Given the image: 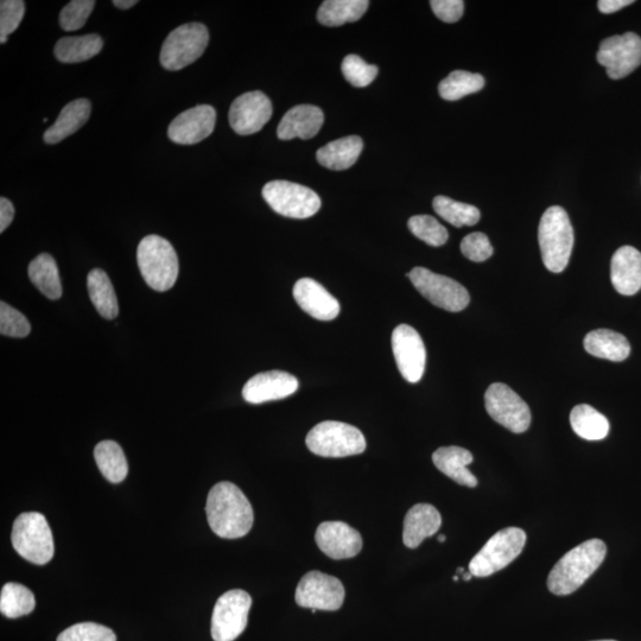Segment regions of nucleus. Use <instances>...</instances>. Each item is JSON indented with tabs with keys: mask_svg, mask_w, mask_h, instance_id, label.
Listing matches in <instances>:
<instances>
[{
	"mask_svg": "<svg viewBox=\"0 0 641 641\" xmlns=\"http://www.w3.org/2000/svg\"><path fill=\"white\" fill-rule=\"evenodd\" d=\"M206 513L208 524L215 535L237 539L252 529L253 509L249 499L232 482H219L208 494Z\"/></svg>",
	"mask_w": 641,
	"mask_h": 641,
	"instance_id": "f257e3e1",
	"label": "nucleus"
},
{
	"mask_svg": "<svg viewBox=\"0 0 641 641\" xmlns=\"http://www.w3.org/2000/svg\"><path fill=\"white\" fill-rule=\"evenodd\" d=\"M606 555L607 547L601 539H589L570 550L550 571V592L558 596L573 594L600 568Z\"/></svg>",
	"mask_w": 641,
	"mask_h": 641,
	"instance_id": "f03ea898",
	"label": "nucleus"
},
{
	"mask_svg": "<svg viewBox=\"0 0 641 641\" xmlns=\"http://www.w3.org/2000/svg\"><path fill=\"white\" fill-rule=\"evenodd\" d=\"M545 268L554 274L566 270L574 247V230L568 214L562 207L554 206L545 211L538 228Z\"/></svg>",
	"mask_w": 641,
	"mask_h": 641,
	"instance_id": "7ed1b4c3",
	"label": "nucleus"
},
{
	"mask_svg": "<svg viewBox=\"0 0 641 641\" xmlns=\"http://www.w3.org/2000/svg\"><path fill=\"white\" fill-rule=\"evenodd\" d=\"M137 262L145 283L156 291L173 288L179 277V257L167 239L145 237L138 245Z\"/></svg>",
	"mask_w": 641,
	"mask_h": 641,
	"instance_id": "20e7f679",
	"label": "nucleus"
},
{
	"mask_svg": "<svg viewBox=\"0 0 641 641\" xmlns=\"http://www.w3.org/2000/svg\"><path fill=\"white\" fill-rule=\"evenodd\" d=\"M11 541L19 556L37 566H43L53 560V533L46 517L41 513H22L15 520Z\"/></svg>",
	"mask_w": 641,
	"mask_h": 641,
	"instance_id": "39448f33",
	"label": "nucleus"
},
{
	"mask_svg": "<svg viewBox=\"0 0 641 641\" xmlns=\"http://www.w3.org/2000/svg\"><path fill=\"white\" fill-rule=\"evenodd\" d=\"M307 447L322 458H347L363 454L366 440L363 433L351 424L326 421L317 424L306 439Z\"/></svg>",
	"mask_w": 641,
	"mask_h": 641,
	"instance_id": "423d86ee",
	"label": "nucleus"
},
{
	"mask_svg": "<svg viewBox=\"0 0 641 641\" xmlns=\"http://www.w3.org/2000/svg\"><path fill=\"white\" fill-rule=\"evenodd\" d=\"M526 533L522 529L500 530L488 541L469 563V573L474 577H488L503 570L522 554Z\"/></svg>",
	"mask_w": 641,
	"mask_h": 641,
	"instance_id": "0eeeda50",
	"label": "nucleus"
},
{
	"mask_svg": "<svg viewBox=\"0 0 641 641\" xmlns=\"http://www.w3.org/2000/svg\"><path fill=\"white\" fill-rule=\"evenodd\" d=\"M209 42L206 25L187 23L170 33L161 50V65L170 72L192 65L205 53Z\"/></svg>",
	"mask_w": 641,
	"mask_h": 641,
	"instance_id": "6e6552de",
	"label": "nucleus"
},
{
	"mask_svg": "<svg viewBox=\"0 0 641 641\" xmlns=\"http://www.w3.org/2000/svg\"><path fill=\"white\" fill-rule=\"evenodd\" d=\"M263 198L276 213L287 218L308 219L321 208L320 196L314 190L288 181L265 184Z\"/></svg>",
	"mask_w": 641,
	"mask_h": 641,
	"instance_id": "1a4fd4ad",
	"label": "nucleus"
},
{
	"mask_svg": "<svg viewBox=\"0 0 641 641\" xmlns=\"http://www.w3.org/2000/svg\"><path fill=\"white\" fill-rule=\"evenodd\" d=\"M408 277L423 297L447 312L459 313L471 302L467 289L447 276L437 275L425 268H415Z\"/></svg>",
	"mask_w": 641,
	"mask_h": 641,
	"instance_id": "9d476101",
	"label": "nucleus"
},
{
	"mask_svg": "<svg viewBox=\"0 0 641 641\" xmlns=\"http://www.w3.org/2000/svg\"><path fill=\"white\" fill-rule=\"evenodd\" d=\"M488 415L514 434H523L531 424L529 405L511 387L495 383L485 393Z\"/></svg>",
	"mask_w": 641,
	"mask_h": 641,
	"instance_id": "9b49d317",
	"label": "nucleus"
},
{
	"mask_svg": "<svg viewBox=\"0 0 641 641\" xmlns=\"http://www.w3.org/2000/svg\"><path fill=\"white\" fill-rule=\"evenodd\" d=\"M251 606L252 598L244 590L234 589L221 595L213 611V640H236L245 631Z\"/></svg>",
	"mask_w": 641,
	"mask_h": 641,
	"instance_id": "f8f14e48",
	"label": "nucleus"
},
{
	"mask_svg": "<svg viewBox=\"0 0 641 641\" xmlns=\"http://www.w3.org/2000/svg\"><path fill=\"white\" fill-rule=\"evenodd\" d=\"M345 588L334 576L310 571L296 588V604L316 611H338L344 605Z\"/></svg>",
	"mask_w": 641,
	"mask_h": 641,
	"instance_id": "ddd939ff",
	"label": "nucleus"
},
{
	"mask_svg": "<svg viewBox=\"0 0 641 641\" xmlns=\"http://www.w3.org/2000/svg\"><path fill=\"white\" fill-rule=\"evenodd\" d=\"M596 57L609 78L624 79L641 65V38L634 33L606 38Z\"/></svg>",
	"mask_w": 641,
	"mask_h": 641,
	"instance_id": "4468645a",
	"label": "nucleus"
},
{
	"mask_svg": "<svg viewBox=\"0 0 641 641\" xmlns=\"http://www.w3.org/2000/svg\"><path fill=\"white\" fill-rule=\"evenodd\" d=\"M392 351L398 370L406 382H420L427 363V351L417 330L408 325H401L393 330Z\"/></svg>",
	"mask_w": 641,
	"mask_h": 641,
	"instance_id": "2eb2a0df",
	"label": "nucleus"
},
{
	"mask_svg": "<svg viewBox=\"0 0 641 641\" xmlns=\"http://www.w3.org/2000/svg\"><path fill=\"white\" fill-rule=\"evenodd\" d=\"M230 124L240 136H250L262 130L272 117L271 100L263 92L240 95L231 105Z\"/></svg>",
	"mask_w": 641,
	"mask_h": 641,
	"instance_id": "dca6fc26",
	"label": "nucleus"
},
{
	"mask_svg": "<svg viewBox=\"0 0 641 641\" xmlns=\"http://www.w3.org/2000/svg\"><path fill=\"white\" fill-rule=\"evenodd\" d=\"M217 112L209 105H199L184 111L169 125L168 136L174 143L193 145L211 136Z\"/></svg>",
	"mask_w": 641,
	"mask_h": 641,
	"instance_id": "f3484780",
	"label": "nucleus"
},
{
	"mask_svg": "<svg viewBox=\"0 0 641 641\" xmlns=\"http://www.w3.org/2000/svg\"><path fill=\"white\" fill-rule=\"evenodd\" d=\"M317 547L333 560H347L360 554L363 538L360 533L342 522H325L317 528Z\"/></svg>",
	"mask_w": 641,
	"mask_h": 641,
	"instance_id": "a211bd4d",
	"label": "nucleus"
},
{
	"mask_svg": "<svg viewBox=\"0 0 641 641\" xmlns=\"http://www.w3.org/2000/svg\"><path fill=\"white\" fill-rule=\"evenodd\" d=\"M298 380L288 372L269 371L256 374L243 389L247 403L263 404L287 398L298 390Z\"/></svg>",
	"mask_w": 641,
	"mask_h": 641,
	"instance_id": "6ab92c4d",
	"label": "nucleus"
},
{
	"mask_svg": "<svg viewBox=\"0 0 641 641\" xmlns=\"http://www.w3.org/2000/svg\"><path fill=\"white\" fill-rule=\"evenodd\" d=\"M294 298L298 306L316 320L332 321L340 314L339 301L312 278L296 282Z\"/></svg>",
	"mask_w": 641,
	"mask_h": 641,
	"instance_id": "aec40b11",
	"label": "nucleus"
},
{
	"mask_svg": "<svg viewBox=\"0 0 641 641\" xmlns=\"http://www.w3.org/2000/svg\"><path fill=\"white\" fill-rule=\"evenodd\" d=\"M611 279L619 294L636 295L641 290V253L632 246L620 247L612 258Z\"/></svg>",
	"mask_w": 641,
	"mask_h": 641,
	"instance_id": "412c9836",
	"label": "nucleus"
},
{
	"mask_svg": "<svg viewBox=\"0 0 641 641\" xmlns=\"http://www.w3.org/2000/svg\"><path fill=\"white\" fill-rule=\"evenodd\" d=\"M325 122V116L319 107L300 105L285 113L278 125L277 135L283 141L301 138L310 139L319 133Z\"/></svg>",
	"mask_w": 641,
	"mask_h": 641,
	"instance_id": "4be33fe9",
	"label": "nucleus"
},
{
	"mask_svg": "<svg viewBox=\"0 0 641 641\" xmlns=\"http://www.w3.org/2000/svg\"><path fill=\"white\" fill-rule=\"evenodd\" d=\"M442 517L436 507L417 504L411 507L404 519L403 542L405 547L416 549L425 538L434 536L440 530Z\"/></svg>",
	"mask_w": 641,
	"mask_h": 641,
	"instance_id": "5701e85b",
	"label": "nucleus"
},
{
	"mask_svg": "<svg viewBox=\"0 0 641 641\" xmlns=\"http://www.w3.org/2000/svg\"><path fill=\"white\" fill-rule=\"evenodd\" d=\"M474 458L471 452L461 447H442L433 454L434 465L440 472L454 480L456 484L477 487L478 479L467 468Z\"/></svg>",
	"mask_w": 641,
	"mask_h": 641,
	"instance_id": "b1692460",
	"label": "nucleus"
},
{
	"mask_svg": "<svg viewBox=\"0 0 641 641\" xmlns=\"http://www.w3.org/2000/svg\"><path fill=\"white\" fill-rule=\"evenodd\" d=\"M92 105L90 100L76 99L63 107L60 116L56 122L44 133V142L48 144H57L73 133L79 131L90 119Z\"/></svg>",
	"mask_w": 641,
	"mask_h": 641,
	"instance_id": "393cba45",
	"label": "nucleus"
},
{
	"mask_svg": "<svg viewBox=\"0 0 641 641\" xmlns=\"http://www.w3.org/2000/svg\"><path fill=\"white\" fill-rule=\"evenodd\" d=\"M585 348L594 357L615 363L626 360L631 354V345L625 336L609 329H596L587 334Z\"/></svg>",
	"mask_w": 641,
	"mask_h": 641,
	"instance_id": "a878e982",
	"label": "nucleus"
},
{
	"mask_svg": "<svg viewBox=\"0 0 641 641\" xmlns=\"http://www.w3.org/2000/svg\"><path fill=\"white\" fill-rule=\"evenodd\" d=\"M363 148V139L358 136L340 138L316 152L317 162L330 170H346L358 161Z\"/></svg>",
	"mask_w": 641,
	"mask_h": 641,
	"instance_id": "bb28decb",
	"label": "nucleus"
},
{
	"mask_svg": "<svg viewBox=\"0 0 641 641\" xmlns=\"http://www.w3.org/2000/svg\"><path fill=\"white\" fill-rule=\"evenodd\" d=\"M103 47V38L97 34L63 37L56 43L54 53L57 60L71 65L91 60Z\"/></svg>",
	"mask_w": 641,
	"mask_h": 641,
	"instance_id": "cd10ccee",
	"label": "nucleus"
},
{
	"mask_svg": "<svg viewBox=\"0 0 641 641\" xmlns=\"http://www.w3.org/2000/svg\"><path fill=\"white\" fill-rule=\"evenodd\" d=\"M88 295L97 312L106 320H114L119 314L118 300L111 279L106 272L94 269L87 277Z\"/></svg>",
	"mask_w": 641,
	"mask_h": 641,
	"instance_id": "c85d7f7f",
	"label": "nucleus"
},
{
	"mask_svg": "<svg viewBox=\"0 0 641 641\" xmlns=\"http://www.w3.org/2000/svg\"><path fill=\"white\" fill-rule=\"evenodd\" d=\"M28 274L31 283L49 300H59L62 296L59 268L55 259L48 253H42L30 263Z\"/></svg>",
	"mask_w": 641,
	"mask_h": 641,
	"instance_id": "c756f323",
	"label": "nucleus"
},
{
	"mask_svg": "<svg viewBox=\"0 0 641 641\" xmlns=\"http://www.w3.org/2000/svg\"><path fill=\"white\" fill-rule=\"evenodd\" d=\"M370 2L367 0H326L317 12V19L326 27H340L359 21Z\"/></svg>",
	"mask_w": 641,
	"mask_h": 641,
	"instance_id": "7c9ffc66",
	"label": "nucleus"
},
{
	"mask_svg": "<svg viewBox=\"0 0 641 641\" xmlns=\"http://www.w3.org/2000/svg\"><path fill=\"white\" fill-rule=\"evenodd\" d=\"M570 424L575 434L587 441L604 440L609 433L607 418L587 404L575 406L570 414Z\"/></svg>",
	"mask_w": 641,
	"mask_h": 641,
	"instance_id": "2f4dec72",
	"label": "nucleus"
},
{
	"mask_svg": "<svg viewBox=\"0 0 641 641\" xmlns=\"http://www.w3.org/2000/svg\"><path fill=\"white\" fill-rule=\"evenodd\" d=\"M94 459L100 472L112 484H120L128 477V460L117 442H100L94 449Z\"/></svg>",
	"mask_w": 641,
	"mask_h": 641,
	"instance_id": "473e14b6",
	"label": "nucleus"
},
{
	"mask_svg": "<svg viewBox=\"0 0 641 641\" xmlns=\"http://www.w3.org/2000/svg\"><path fill=\"white\" fill-rule=\"evenodd\" d=\"M36 606L35 596L30 589L19 583L10 582L0 593V612L4 617L17 619L34 611Z\"/></svg>",
	"mask_w": 641,
	"mask_h": 641,
	"instance_id": "72a5a7b5",
	"label": "nucleus"
},
{
	"mask_svg": "<svg viewBox=\"0 0 641 641\" xmlns=\"http://www.w3.org/2000/svg\"><path fill=\"white\" fill-rule=\"evenodd\" d=\"M484 86V76L466 71H455L441 81L439 93L444 100L456 101L469 94L478 93Z\"/></svg>",
	"mask_w": 641,
	"mask_h": 641,
	"instance_id": "f704fd0d",
	"label": "nucleus"
},
{
	"mask_svg": "<svg viewBox=\"0 0 641 641\" xmlns=\"http://www.w3.org/2000/svg\"><path fill=\"white\" fill-rule=\"evenodd\" d=\"M433 207L442 219L455 227L477 225L481 217L477 207L449 199L447 196H436Z\"/></svg>",
	"mask_w": 641,
	"mask_h": 641,
	"instance_id": "c9c22d12",
	"label": "nucleus"
},
{
	"mask_svg": "<svg viewBox=\"0 0 641 641\" xmlns=\"http://www.w3.org/2000/svg\"><path fill=\"white\" fill-rule=\"evenodd\" d=\"M409 230L415 237L430 246L439 247L447 243V228L430 215H416L408 222Z\"/></svg>",
	"mask_w": 641,
	"mask_h": 641,
	"instance_id": "e433bc0d",
	"label": "nucleus"
},
{
	"mask_svg": "<svg viewBox=\"0 0 641 641\" xmlns=\"http://www.w3.org/2000/svg\"><path fill=\"white\" fill-rule=\"evenodd\" d=\"M341 71L349 84L358 88L371 85L378 75V67L368 65L358 55L346 56L344 62H342Z\"/></svg>",
	"mask_w": 641,
	"mask_h": 641,
	"instance_id": "4c0bfd02",
	"label": "nucleus"
},
{
	"mask_svg": "<svg viewBox=\"0 0 641 641\" xmlns=\"http://www.w3.org/2000/svg\"><path fill=\"white\" fill-rule=\"evenodd\" d=\"M56 641H117V637L109 627L82 623L68 627Z\"/></svg>",
	"mask_w": 641,
	"mask_h": 641,
	"instance_id": "58836bf2",
	"label": "nucleus"
},
{
	"mask_svg": "<svg viewBox=\"0 0 641 641\" xmlns=\"http://www.w3.org/2000/svg\"><path fill=\"white\" fill-rule=\"evenodd\" d=\"M31 332L27 317L8 303H0V333L9 338H25Z\"/></svg>",
	"mask_w": 641,
	"mask_h": 641,
	"instance_id": "ea45409f",
	"label": "nucleus"
},
{
	"mask_svg": "<svg viewBox=\"0 0 641 641\" xmlns=\"http://www.w3.org/2000/svg\"><path fill=\"white\" fill-rule=\"evenodd\" d=\"M94 6V0H73V2L68 3L60 14L61 28L65 31H76L84 28Z\"/></svg>",
	"mask_w": 641,
	"mask_h": 641,
	"instance_id": "a19ab883",
	"label": "nucleus"
},
{
	"mask_svg": "<svg viewBox=\"0 0 641 641\" xmlns=\"http://www.w3.org/2000/svg\"><path fill=\"white\" fill-rule=\"evenodd\" d=\"M461 252L472 262L481 263L493 256V247L486 234L475 232L463 238Z\"/></svg>",
	"mask_w": 641,
	"mask_h": 641,
	"instance_id": "79ce46f5",
	"label": "nucleus"
},
{
	"mask_svg": "<svg viewBox=\"0 0 641 641\" xmlns=\"http://www.w3.org/2000/svg\"><path fill=\"white\" fill-rule=\"evenodd\" d=\"M25 14L22 0H3L0 3V37H8L21 24Z\"/></svg>",
	"mask_w": 641,
	"mask_h": 641,
	"instance_id": "37998d69",
	"label": "nucleus"
},
{
	"mask_svg": "<svg viewBox=\"0 0 641 641\" xmlns=\"http://www.w3.org/2000/svg\"><path fill=\"white\" fill-rule=\"evenodd\" d=\"M430 5L436 17L446 23L460 21L465 10V3L462 0H433Z\"/></svg>",
	"mask_w": 641,
	"mask_h": 641,
	"instance_id": "c03bdc74",
	"label": "nucleus"
},
{
	"mask_svg": "<svg viewBox=\"0 0 641 641\" xmlns=\"http://www.w3.org/2000/svg\"><path fill=\"white\" fill-rule=\"evenodd\" d=\"M15 218V207L6 198L0 199V232H4Z\"/></svg>",
	"mask_w": 641,
	"mask_h": 641,
	"instance_id": "a18cd8bd",
	"label": "nucleus"
},
{
	"mask_svg": "<svg viewBox=\"0 0 641 641\" xmlns=\"http://www.w3.org/2000/svg\"><path fill=\"white\" fill-rule=\"evenodd\" d=\"M633 3V0H600L598 5L602 14L609 15L614 14V12L624 9L626 6Z\"/></svg>",
	"mask_w": 641,
	"mask_h": 641,
	"instance_id": "49530a36",
	"label": "nucleus"
},
{
	"mask_svg": "<svg viewBox=\"0 0 641 641\" xmlns=\"http://www.w3.org/2000/svg\"><path fill=\"white\" fill-rule=\"evenodd\" d=\"M137 4V0H114L113 5L118 9L128 10Z\"/></svg>",
	"mask_w": 641,
	"mask_h": 641,
	"instance_id": "de8ad7c7",
	"label": "nucleus"
},
{
	"mask_svg": "<svg viewBox=\"0 0 641 641\" xmlns=\"http://www.w3.org/2000/svg\"><path fill=\"white\" fill-rule=\"evenodd\" d=\"M472 577H473V575L471 573H469V571H468V573L463 574L462 579L465 580V581H469V580L472 579Z\"/></svg>",
	"mask_w": 641,
	"mask_h": 641,
	"instance_id": "09e8293b",
	"label": "nucleus"
},
{
	"mask_svg": "<svg viewBox=\"0 0 641 641\" xmlns=\"http://www.w3.org/2000/svg\"><path fill=\"white\" fill-rule=\"evenodd\" d=\"M446 539H447V538H446V536H444V535H440V536H439V542H440V543H444V542H446Z\"/></svg>",
	"mask_w": 641,
	"mask_h": 641,
	"instance_id": "8fccbe9b",
	"label": "nucleus"
},
{
	"mask_svg": "<svg viewBox=\"0 0 641 641\" xmlns=\"http://www.w3.org/2000/svg\"><path fill=\"white\" fill-rule=\"evenodd\" d=\"M8 41V37H0V43L4 44Z\"/></svg>",
	"mask_w": 641,
	"mask_h": 641,
	"instance_id": "3c124183",
	"label": "nucleus"
},
{
	"mask_svg": "<svg viewBox=\"0 0 641 641\" xmlns=\"http://www.w3.org/2000/svg\"><path fill=\"white\" fill-rule=\"evenodd\" d=\"M456 573H458L459 575H463L465 574V570H463V568H458V571H456Z\"/></svg>",
	"mask_w": 641,
	"mask_h": 641,
	"instance_id": "603ef678",
	"label": "nucleus"
},
{
	"mask_svg": "<svg viewBox=\"0 0 641 641\" xmlns=\"http://www.w3.org/2000/svg\"><path fill=\"white\" fill-rule=\"evenodd\" d=\"M454 581L458 582L459 581V577L458 576H454Z\"/></svg>",
	"mask_w": 641,
	"mask_h": 641,
	"instance_id": "864d4df0",
	"label": "nucleus"
},
{
	"mask_svg": "<svg viewBox=\"0 0 641 641\" xmlns=\"http://www.w3.org/2000/svg\"><path fill=\"white\" fill-rule=\"evenodd\" d=\"M598 641H615V640H598Z\"/></svg>",
	"mask_w": 641,
	"mask_h": 641,
	"instance_id": "5fc2aeb1",
	"label": "nucleus"
}]
</instances>
